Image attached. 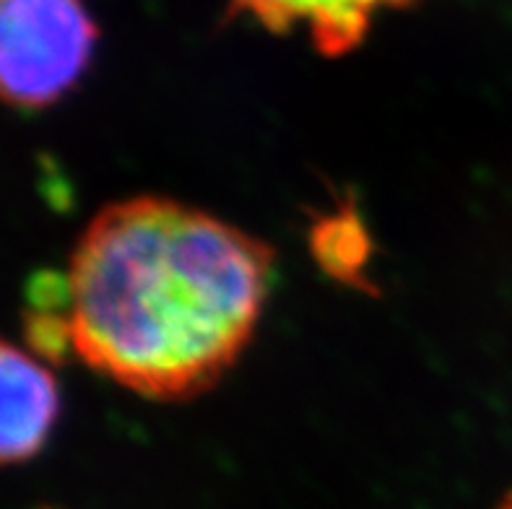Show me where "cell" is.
I'll list each match as a JSON object with an SVG mask.
<instances>
[{
  "label": "cell",
  "instance_id": "3",
  "mask_svg": "<svg viewBox=\"0 0 512 509\" xmlns=\"http://www.w3.org/2000/svg\"><path fill=\"white\" fill-rule=\"evenodd\" d=\"M416 0H229L232 13L273 34H305L325 58H341L364 45L380 16Z\"/></svg>",
  "mask_w": 512,
  "mask_h": 509
},
{
  "label": "cell",
  "instance_id": "1",
  "mask_svg": "<svg viewBox=\"0 0 512 509\" xmlns=\"http://www.w3.org/2000/svg\"><path fill=\"white\" fill-rule=\"evenodd\" d=\"M273 252L180 200L104 206L73 247L63 343L130 393L185 400L240 361L266 310Z\"/></svg>",
  "mask_w": 512,
  "mask_h": 509
},
{
  "label": "cell",
  "instance_id": "2",
  "mask_svg": "<svg viewBox=\"0 0 512 509\" xmlns=\"http://www.w3.org/2000/svg\"><path fill=\"white\" fill-rule=\"evenodd\" d=\"M99 29L84 0H0V102L45 110L89 71Z\"/></svg>",
  "mask_w": 512,
  "mask_h": 509
},
{
  "label": "cell",
  "instance_id": "4",
  "mask_svg": "<svg viewBox=\"0 0 512 509\" xmlns=\"http://www.w3.org/2000/svg\"><path fill=\"white\" fill-rule=\"evenodd\" d=\"M58 416L55 374L32 354L0 341V465L34 458L47 445Z\"/></svg>",
  "mask_w": 512,
  "mask_h": 509
},
{
  "label": "cell",
  "instance_id": "5",
  "mask_svg": "<svg viewBox=\"0 0 512 509\" xmlns=\"http://www.w3.org/2000/svg\"><path fill=\"white\" fill-rule=\"evenodd\" d=\"M497 509H512V494H510V497H505V502H502Z\"/></svg>",
  "mask_w": 512,
  "mask_h": 509
}]
</instances>
